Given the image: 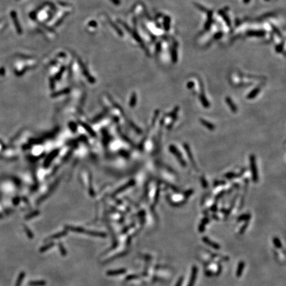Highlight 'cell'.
I'll list each match as a JSON object with an SVG mask.
<instances>
[{
    "label": "cell",
    "instance_id": "cell-1",
    "mask_svg": "<svg viewBox=\"0 0 286 286\" xmlns=\"http://www.w3.org/2000/svg\"><path fill=\"white\" fill-rule=\"evenodd\" d=\"M250 161H251V168L252 172V175H253V180L255 182H256V181H258V174H257V170H256L255 157H254L253 156H251Z\"/></svg>",
    "mask_w": 286,
    "mask_h": 286
},
{
    "label": "cell",
    "instance_id": "cell-2",
    "mask_svg": "<svg viewBox=\"0 0 286 286\" xmlns=\"http://www.w3.org/2000/svg\"><path fill=\"white\" fill-rule=\"evenodd\" d=\"M170 150H171V152H172L174 155H175V156H177L178 160L181 162V165H183V166H186L184 161V160H183L182 158V156H181V155L180 154L179 151L177 150V148H175V146H171L170 148Z\"/></svg>",
    "mask_w": 286,
    "mask_h": 286
},
{
    "label": "cell",
    "instance_id": "cell-3",
    "mask_svg": "<svg viewBox=\"0 0 286 286\" xmlns=\"http://www.w3.org/2000/svg\"><path fill=\"white\" fill-rule=\"evenodd\" d=\"M12 17L13 19L14 23H15V26H16L17 27V31H18L19 33H21L22 31H21V28H20L19 24V23H18V20H17V15H15V12H12Z\"/></svg>",
    "mask_w": 286,
    "mask_h": 286
},
{
    "label": "cell",
    "instance_id": "cell-4",
    "mask_svg": "<svg viewBox=\"0 0 286 286\" xmlns=\"http://www.w3.org/2000/svg\"><path fill=\"white\" fill-rule=\"evenodd\" d=\"M200 121H201V123H202L204 126H205L206 127L208 128L209 130H214L215 126L213 125V124H211V123H210L209 122L207 121H205V120L204 119H201Z\"/></svg>",
    "mask_w": 286,
    "mask_h": 286
},
{
    "label": "cell",
    "instance_id": "cell-5",
    "mask_svg": "<svg viewBox=\"0 0 286 286\" xmlns=\"http://www.w3.org/2000/svg\"><path fill=\"white\" fill-rule=\"evenodd\" d=\"M226 103L230 105V107H231V109H232V111H233L234 112H236V111H237V107H236L235 105L234 104V103H232V100H231L229 98H226Z\"/></svg>",
    "mask_w": 286,
    "mask_h": 286
},
{
    "label": "cell",
    "instance_id": "cell-6",
    "mask_svg": "<svg viewBox=\"0 0 286 286\" xmlns=\"http://www.w3.org/2000/svg\"><path fill=\"white\" fill-rule=\"evenodd\" d=\"M184 147H185V150H186V151H187V152L188 153V156L189 158V160H190V161H192V162L193 164V165H195L194 164V161H193V157H192V152H190L189 148L188 146H187V144H184Z\"/></svg>",
    "mask_w": 286,
    "mask_h": 286
},
{
    "label": "cell",
    "instance_id": "cell-7",
    "mask_svg": "<svg viewBox=\"0 0 286 286\" xmlns=\"http://www.w3.org/2000/svg\"><path fill=\"white\" fill-rule=\"evenodd\" d=\"M204 241L205 242V243H207V244H209L210 246H213V248H219V246L217 245V244H214V243H211V242L210 241V240H209L208 239H207V238H204L203 239Z\"/></svg>",
    "mask_w": 286,
    "mask_h": 286
},
{
    "label": "cell",
    "instance_id": "cell-8",
    "mask_svg": "<svg viewBox=\"0 0 286 286\" xmlns=\"http://www.w3.org/2000/svg\"><path fill=\"white\" fill-rule=\"evenodd\" d=\"M196 273H197V269L195 270V269H194L193 271V274H192V279L190 281V283L189 284V286H193V282H194V281H193V280H194V278H195V275H196Z\"/></svg>",
    "mask_w": 286,
    "mask_h": 286
},
{
    "label": "cell",
    "instance_id": "cell-9",
    "mask_svg": "<svg viewBox=\"0 0 286 286\" xmlns=\"http://www.w3.org/2000/svg\"><path fill=\"white\" fill-rule=\"evenodd\" d=\"M258 91H259V89H258V88L255 89V90H254L253 91H252L251 93L250 94V96L248 95V98H254V96H256V95L258 93Z\"/></svg>",
    "mask_w": 286,
    "mask_h": 286
},
{
    "label": "cell",
    "instance_id": "cell-10",
    "mask_svg": "<svg viewBox=\"0 0 286 286\" xmlns=\"http://www.w3.org/2000/svg\"><path fill=\"white\" fill-rule=\"evenodd\" d=\"M248 35H258V36H261V35H264V32L261 31H252L250 32V33H248Z\"/></svg>",
    "mask_w": 286,
    "mask_h": 286
},
{
    "label": "cell",
    "instance_id": "cell-11",
    "mask_svg": "<svg viewBox=\"0 0 286 286\" xmlns=\"http://www.w3.org/2000/svg\"><path fill=\"white\" fill-rule=\"evenodd\" d=\"M240 265L239 266L240 268H239V269H238V273H237V274H238V275H240V274H241V271H242L241 269L243 268V263H241V264H240Z\"/></svg>",
    "mask_w": 286,
    "mask_h": 286
},
{
    "label": "cell",
    "instance_id": "cell-12",
    "mask_svg": "<svg viewBox=\"0 0 286 286\" xmlns=\"http://www.w3.org/2000/svg\"><path fill=\"white\" fill-rule=\"evenodd\" d=\"M111 1L113 2V3H115V4L116 5H119L120 3L119 0H111Z\"/></svg>",
    "mask_w": 286,
    "mask_h": 286
},
{
    "label": "cell",
    "instance_id": "cell-13",
    "mask_svg": "<svg viewBox=\"0 0 286 286\" xmlns=\"http://www.w3.org/2000/svg\"><path fill=\"white\" fill-rule=\"evenodd\" d=\"M244 1L245 3H248V2H250V0H244Z\"/></svg>",
    "mask_w": 286,
    "mask_h": 286
}]
</instances>
